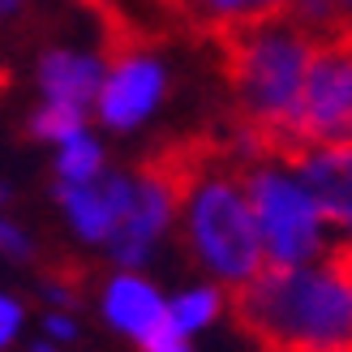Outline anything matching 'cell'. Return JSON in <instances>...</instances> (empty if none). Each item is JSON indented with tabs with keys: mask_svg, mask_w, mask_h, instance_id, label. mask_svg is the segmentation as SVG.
I'll return each instance as SVG.
<instances>
[{
	"mask_svg": "<svg viewBox=\"0 0 352 352\" xmlns=\"http://www.w3.org/2000/svg\"><path fill=\"white\" fill-rule=\"evenodd\" d=\"M210 47L219 52V74L232 95L228 129H232L236 146L254 164H292V120L314 52V34L301 30L288 13H275L250 26L219 30Z\"/></svg>",
	"mask_w": 352,
	"mask_h": 352,
	"instance_id": "1",
	"label": "cell"
},
{
	"mask_svg": "<svg viewBox=\"0 0 352 352\" xmlns=\"http://www.w3.org/2000/svg\"><path fill=\"white\" fill-rule=\"evenodd\" d=\"M232 322L262 352H352V241H336L318 267L267 262L232 284Z\"/></svg>",
	"mask_w": 352,
	"mask_h": 352,
	"instance_id": "2",
	"label": "cell"
},
{
	"mask_svg": "<svg viewBox=\"0 0 352 352\" xmlns=\"http://www.w3.org/2000/svg\"><path fill=\"white\" fill-rule=\"evenodd\" d=\"M250 164L254 160L236 146L232 129H223L210 160L176 202L189 254L228 284H245L267 267L258 219H254L250 193H245V168Z\"/></svg>",
	"mask_w": 352,
	"mask_h": 352,
	"instance_id": "3",
	"label": "cell"
},
{
	"mask_svg": "<svg viewBox=\"0 0 352 352\" xmlns=\"http://www.w3.org/2000/svg\"><path fill=\"white\" fill-rule=\"evenodd\" d=\"M292 138L296 155L309 146H352V26L314 39Z\"/></svg>",
	"mask_w": 352,
	"mask_h": 352,
	"instance_id": "4",
	"label": "cell"
},
{
	"mask_svg": "<svg viewBox=\"0 0 352 352\" xmlns=\"http://www.w3.org/2000/svg\"><path fill=\"white\" fill-rule=\"evenodd\" d=\"M245 193H250L267 262L301 267L322 250V232H318L322 210L314 206L305 185H292L288 176H279L262 164H250L245 168Z\"/></svg>",
	"mask_w": 352,
	"mask_h": 352,
	"instance_id": "5",
	"label": "cell"
},
{
	"mask_svg": "<svg viewBox=\"0 0 352 352\" xmlns=\"http://www.w3.org/2000/svg\"><path fill=\"white\" fill-rule=\"evenodd\" d=\"M108 65L112 74L99 86V120L112 129H133L164 99V69L146 52H129V56H116Z\"/></svg>",
	"mask_w": 352,
	"mask_h": 352,
	"instance_id": "6",
	"label": "cell"
},
{
	"mask_svg": "<svg viewBox=\"0 0 352 352\" xmlns=\"http://www.w3.org/2000/svg\"><path fill=\"white\" fill-rule=\"evenodd\" d=\"M176 219V206L168 198L164 185H155L151 176L138 172L133 181V202L125 210V219H120V228L112 232V258L120 262V267H138V262H146L155 241L164 236V228Z\"/></svg>",
	"mask_w": 352,
	"mask_h": 352,
	"instance_id": "7",
	"label": "cell"
},
{
	"mask_svg": "<svg viewBox=\"0 0 352 352\" xmlns=\"http://www.w3.org/2000/svg\"><path fill=\"white\" fill-rule=\"evenodd\" d=\"M331 223H352V146H309L288 164Z\"/></svg>",
	"mask_w": 352,
	"mask_h": 352,
	"instance_id": "8",
	"label": "cell"
},
{
	"mask_svg": "<svg viewBox=\"0 0 352 352\" xmlns=\"http://www.w3.org/2000/svg\"><path fill=\"white\" fill-rule=\"evenodd\" d=\"M56 193L86 241H112V232L120 228V219H125V210L133 202V181H125V176H108V181L95 176V181H82V185L60 181Z\"/></svg>",
	"mask_w": 352,
	"mask_h": 352,
	"instance_id": "9",
	"label": "cell"
},
{
	"mask_svg": "<svg viewBox=\"0 0 352 352\" xmlns=\"http://www.w3.org/2000/svg\"><path fill=\"white\" fill-rule=\"evenodd\" d=\"M164 9L172 30L198 34V39H215L219 30L232 26H250L262 17H275L288 9V0H155Z\"/></svg>",
	"mask_w": 352,
	"mask_h": 352,
	"instance_id": "10",
	"label": "cell"
},
{
	"mask_svg": "<svg viewBox=\"0 0 352 352\" xmlns=\"http://www.w3.org/2000/svg\"><path fill=\"white\" fill-rule=\"evenodd\" d=\"M39 82H43L47 99L86 108V103L99 95L103 74H99V60H91V56H74V52H47V56L39 60Z\"/></svg>",
	"mask_w": 352,
	"mask_h": 352,
	"instance_id": "11",
	"label": "cell"
},
{
	"mask_svg": "<svg viewBox=\"0 0 352 352\" xmlns=\"http://www.w3.org/2000/svg\"><path fill=\"white\" fill-rule=\"evenodd\" d=\"M103 309H108V318L112 327L120 331H129L133 340H142L151 322L160 318V314H168V305L160 301V292H155L151 284H142V279H133V275H120L108 284V301H103Z\"/></svg>",
	"mask_w": 352,
	"mask_h": 352,
	"instance_id": "12",
	"label": "cell"
},
{
	"mask_svg": "<svg viewBox=\"0 0 352 352\" xmlns=\"http://www.w3.org/2000/svg\"><path fill=\"white\" fill-rule=\"evenodd\" d=\"M60 181H74V185H82V181H95L99 176V168H103V155H99V142L95 138H86V133H74L65 142V151H60Z\"/></svg>",
	"mask_w": 352,
	"mask_h": 352,
	"instance_id": "13",
	"label": "cell"
},
{
	"mask_svg": "<svg viewBox=\"0 0 352 352\" xmlns=\"http://www.w3.org/2000/svg\"><path fill=\"white\" fill-rule=\"evenodd\" d=\"M82 108H74V103H56L52 99L43 112L30 116V133L34 138H47V142H69L74 133H82Z\"/></svg>",
	"mask_w": 352,
	"mask_h": 352,
	"instance_id": "14",
	"label": "cell"
},
{
	"mask_svg": "<svg viewBox=\"0 0 352 352\" xmlns=\"http://www.w3.org/2000/svg\"><path fill=\"white\" fill-rule=\"evenodd\" d=\"M168 314H172V322L181 331H198V327H206L219 314V292L215 288H193L185 296H176V305Z\"/></svg>",
	"mask_w": 352,
	"mask_h": 352,
	"instance_id": "15",
	"label": "cell"
},
{
	"mask_svg": "<svg viewBox=\"0 0 352 352\" xmlns=\"http://www.w3.org/2000/svg\"><path fill=\"white\" fill-rule=\"evenodd\" d=\"M138 344H142L146 352H189V340H185V331L172 322V314H160Z\"/></svg>",
	"mask_w": 352,
	"mask_h": 352,
	"instance_id": "16",
	"label": "cell"
},
{
	"mask_svg": "<svg viewBox=\"0 0 352 352\" xmlns=\"http://www.w3.org/2000/svg\"><path fill=\"white\" fill-rule=\"evenodd\" d=\"M17 327H22V305L9 301V296H0V348L17 336Z\"/></svg>",
	"mask_w": 352,
	"mask_h": 352,
	"instance_id": "17",
	"label": "cell"
},
{
	"mask_svg": "<svg viewBox=\"0 0 352 352\" xmlns=\"http://www.w3.org/2000/svg\"><path fill=\"white\" fill-rule=\"evenodd\" d=\"M0 254H9V258H26L30 254V241L22 236V228H13L0 219Z\"/></svg>",
	"mask_w": 352,
	"mask_h": 352,
	"instance_id": "18",
	"label": "cell"
},
{
	"mask_svg": "<svg viewBox=\"0 0 352 352\" xmlns=\"http://www.w3.org/2000/svg\"><path fill=\"white\" fill-rule=\"evenodd\" d=\"M47 336L52 340H74V322H69L65 314H52V318H47Z\"/></svg>",
	"mask_w": 352,
	"mask_h": 352,
	"instance_id": "19",
	"label": "cell"
},
{
	"mask_svg": "<svg viewBox=\"0 0 352 352\" xmlns=\"http://www.w3.org/2000/svg\"><path fill=\"white\" fill-rule=\"evenodd\" d=\"M22 5H26V0H0V17H13Z\"/></svg>",
	"mask_w": 352,
	"mask_h": 352,
	"instance_id": "20",
	"label": "cell"
},
{
	"mask_svg": "<svg viewBox=\"0 0 352 352\" xmlns=\"http://www.w3.org/2000/svg\"><path fill=\"white\" fill-rule=\"evenodd\" d=\"M34 352H52V344H34Z\"/></svg>",
	"mask_w": 352,
	"mask_h": 352,
	"instance_id": "21",
	"label": "cell"
},
{
	"mask_svg": "<svg viewBox=\"0 0 352 352\" xmlns=\"http://www.w3.org/2000/svg\"><path fill=\"white\" fill-rule=\"evenodd\" d=\"M340 5H344V9H348V13H352V0H340Z\"/></svg>",
	"mask_w": 352,
	"mask_h": 352,
	"instance_id": "22",
	"label": "cell"
},
{
	"mask_svg": "<svg viewBox=\"0 0 352 352\" xmlns=\"http://www.w3.org/2000/svg\"><path fill=\"white\" fill-rule=\"evenodd\" d=\"M0 202H5V189H0Z\"/></svg>",
	"mask_w": 352,
	"mask_h": 352,
	"instance_id": "23",
	"label": "cell"
}]
</instances>
